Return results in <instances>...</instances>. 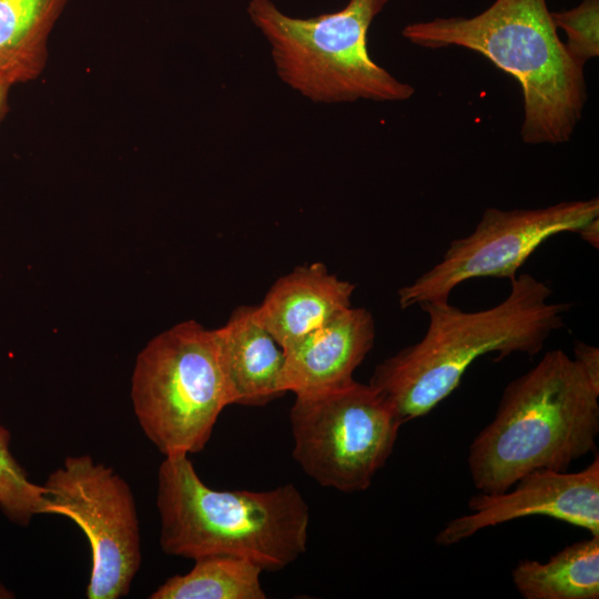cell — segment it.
I'll return each mask as SVG.
<instances>
[{"label":"cell","mask_w":599,"mask_h":599,"mask_svg":"<svg viewBox=\"0 0 599 599\" xmlns=\"http://www.w3.org/2000/svg\"><path fill=\"white\" fill-rule=\"evenodd\" d=\"M552 290L522 273L498 305L465 312L448 301L420 303L428 316L424 336L379 363L369 379L405 424L433 410L460 384L467 368L490 353L537 355L564 326L570 305L550 303Z\"/></svg>","instance_id":"cell-1"},{"label":"cell","mask_w":599,"mask_h":599,"mask_svg":"<svg viewBox=\"0 0 599 599\" xmlns=\"http://www.w3.org/2000/svg\"><path fill=\"white\" fill-rule=\"evenodd\" d=\"M402 35L427 49L475 51L515 78L522 93L525 143H566L582 118L588 100L585 65L558 37L546 0H495L470 18L409 23Z\"/></svg>","instance_id":"cell-2"},{"label":"cell","mask_w":599,"mask_h":599,"mask_svg":"<svg viewBox=\"0 0 599 599\" xmlns=\"http://www.w3.org/2000/svg\"><path fill=\"white\" fill-rule=\"evenodd\" d=\"M598 398L573 358L547 352L508 383L493 420L471 441L467 464L475 487L502 493L532 470L566 471L593 451Z\"/></svg>","instance_id":"cell-3"},{"label":"cell","mask_w":599,"mask_h":599,"mask_svg":"<svg viewBox=\"0 0 599 599\" xmlns=\"http://www.w3.org/2000/svg\"><path fill=\"white\" fill-rule=\"evenodd\" d=\"M160 545L172 556H232L276 571L306 551L309 507L293 484L265 491L215 490L189 455L166 456L158 471Z\"/></svg>","instance_id":"cell-4"},{"label":"cell","mask_w":599,"mask_h":599,"mask_svg":"<svg viewBox=\"0 0 599 599\" xmlns=\"http://www.w3.org/2000/svg\"><path fill=\"white\" fill-rule=\"evenodd\" d=\"M389 0H349L338 11L313 18L286 14L272 0H250L252 24L270 45L277 77L315 103L358 100L400 102L415 89L378 65L367 33Z\"/></svg>","instance_id":"cell-5"},{"label":"cell","mask_w":599,"mask_h":599,"mask_svg":"<svg viewBox=\"0 0 599 599\" xmlns=\"http://www.w3.org/2000/svg\"><path fill=\"white\" fill-rule=\"evenodd\" d=\"M131 398L164 457L200 453L229 405L214 331L190 319L153 337L136 357Z\"/></svg>","instance_id":"cell-6"},{"label":"cell","mask_w":599,"mask_h":599,"mask_svg":"<svg viewBox=\"0 0 599 599\" xmlns=\"http://www.w3.org/2000/svg\"><path fill=\"white\" fill-rule=\"evenodd\" d=\"M293 457L321 486L366 490L393 453L403 423L369 384L296 396L290 413Z\"/></svg>","instance_id":"cell-7"},{"label":"cell","mask_w":599,"mask_h":599,"mask_svg":"<svg viewBox=\"0 0 599 599\" xmlns=\"http://www.w3.org/2000/svg\"><path fill=\"white\" fill-rule=\"evenodd\" d=\"M599 217V200L564 201L539 209L488 207L473 233L451 241L441 260L398 290L402 309L429 301H448L459 284L478 277L514 280L545 241L578 233Z\"/></svg>","instance_id":"cell-8"},{"label":"cell","mask_w":599,"mask_h":599,"mask_svg":"<svg viewBox=\"0 0 599 599\" xmlns=\"http://www.w3.org/2000/svg\"><path fill=\"white\" fill-rule=\"evenodd\" d=\"M43 488L50 514L73 520L89 540L87 597L126 596L141 564L140 526L129 484L112 468L81 455L67 457Z\"/></svg>","instance_id":"cell-9"},{"label":"cell","mask_w":599,"mask_h":599,"mask_svg":"<svg viewBox=\"0 0 599 599\" xmlns=\"http://www.w3.org/2000/svg\"><path fill=\"white\" fill-rule=\"evenodd\" d=\"M466 514L437 534L440 546L458 544L476 532L528 516H547L599 535V458L582 470L568 473L536 469L508 490L478 493L469 498Z\"/></svg>","instance_id":"cell-10"},{"label":"cell","mask_w":599,"mask_h":599,"mask_svg":"<svg viewBox=\"0 0 599 599\" xmlns=\"http://www.w3.org/2000/svg\"><path fill=\"white\" fill-rule=\"evenodd\" d=\"M375 341V322L364 307H349L284 349L283 385L295 396L344 387L355 379Z\"/></svg>","instance_id":"cell-11"},{"label":"cell","mask_w":599,"mask_h":599,"mask_svg":"<svg viewBox=\"0 0 599 599\" xmlns=\"http://www.w3.org/2000/svg\"><path fill=\"white\" fill-rule=\"evenodd\" d=\"M355 287L323 263L304 264L275 281L253 315L284 351L349 308Z\"/></svg>","instance_id":"cell-12"},{"label":"cell","mask_w":599,"mask_h":599,"mask_svg":"<svg viewBox=\"0 0 599 599\" xmlns=\"http://www.w3.org/2000/svg\"><path fill=\"white\" fill-rule=\"evenodd\" d=\"M229 405L264 406L283 396L284 351L253 315L236 307L213 329Z\"/></svg>","instance_id":"cell-13"},{"label":"cell","mask_w":599,"mask_h":599,"mask_svg":"<svg viewBox=\"0 0 599 599\" xmlns=\"http://www.w3.org/2000/svg\"><path fill=\"white\" fill-rule=\"evenodd\" d=\"M69 0H0V77L11 85L37 79L50 33Z\"/></svg>","instance_id":"cell-14"},{"label":"cell","mask_w":599,"mask_h":599,"mask_svg":"<svg viewBox=\"0 0 599 599\" xmlns=\"http://www.w3.org/2000/svg\"><path fill=\"white\" fill-rule=\"evenodd\" d=\"M511 578L524 599H598L599 535L565 547L546 562L522 559Z\"/></svg>","instance_id":"cell-15"},{"label":"cell","mask_w":599,"mask_h":599,"mask_svg":"<svg viewBox=\"0 0 599 599\" xmlns=\"http://www.w3.org/2000/svg\"><path fill=\"white\" fill-rule=\"evenodd\" d=\"M184 575L170 577L150 599H265L254 562L232 556H206L194 560Z\"/></svg>","instance_id":"cell-16"},{"label":"cell","mask_w":599,"mask_h":599,"mask_svg":"<svg viewBox=\"0 0 599 599\" xmlns=\"http://www.w3.org/2000/svg\"><path fill=\"white\" fill-rule=\"evenodd\" d=\"M10 433L0 425V508L12 521L28 525L35 515L50 514L43 486L32 483L12 456Z\"/></svg>","instance_id":"cell-17"},{"label":"cell","mask_w":599,"mask_h":599,"mask_svg":"<svg viewBox=\"0 0 599 599\" xmlns=\"http://www.w3.org/2000/svg\"><path fill=\"white\" fill-rule=\"evenodd\" d=\"M551 18L566 33L564 43L573 60L585 65L599 57V0H581L569 10L551 12Z\"/></svg>","instance_id":"cell-18"},{"label":"cell","mask_w":599,"mask_h":599,"mask_svg":"<svg viewBox=\"0 0 599 599\" xmlns=\"http://www.w3.org/2000/svg\"><path fill=\"white\" fill-rule=\"evenodd\" d=\"M573 359L577 362L592 387L599 392V349L592 345L576 342Z\"/></svg>","instance_id":"cell-19"},{"label":"cell","mask_w":599,"mask_h":599,"mask_svg":"<svg viewBox=\"0 0 599 599\" xmlns=\"http://www.w3.org/2000/svg\"><path fill=\"white\" fill-rule=\"evenodd\" d=\"M578 234L583 241L589 243L592 247H599V217L591 220L587 223Z\"/></svg>","instance_id":"cell-20"},{"label":"cell","mask_w":599,"mask_h":599,"mask_svg":"<svg viewBox=\"0 0 599 599\" xmlns=\"http://www.w3.org/2000/svg\"><path fill=\"white\" fill-rule=\"evenodd\" d=\"M12 85L0 77V121L4 116L8 109L9 90Z\"/></svg>","instance_id":"cell-21"},{"label":"cell","mask_w":599,"mask_h":599,"mask_svg":"<svg viewBox=\"0 0 599 599\" xmlns=\"http://www.w3.org/2000/svg\"><path fill=\"white\" fill-rule=\"evenodd\" d=\"M12 597H14L13 593L0 583V599H9Z\"/></svg>","instance_id":"cell-22"}]
</instances>
